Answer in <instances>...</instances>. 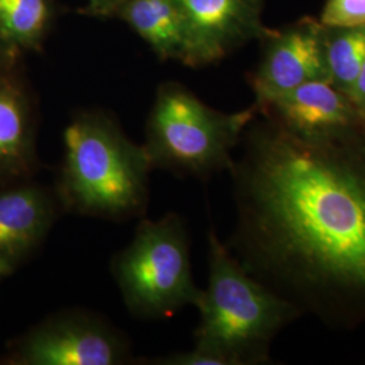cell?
I'll use <instances>...</instances> for the list:
<instances>
[{
  "mask_svg": "<svg viewBox=\"0 0 365 365\" xmlns=\"http://www.w3.org/2000/svg\"><path fill=\"white\" fill-rule=\"evenodd\" d=\"M113 18L129 25L158 58L182 63L187 25L179 0H123Z\"/></svg>",
  "mask_w": 365,
  "mask_h": 365,
  "instance_id": "7c38bea8",
  "label": "cell"
},
{
  "mask_svg": "<svg viewBox=\"0 0 365 365\" xmlns=\"http://www.w3.org/2000/svg\"><path fill=\"white\" fill-rule=\"evenodd\" d=\"M53 13L54 0H0V38L19 53L37 49Z\"/></svg>",
  "mask_w": 365,
  "mask_h": 365,
  "instance_id": "4fadbf2b",
  "label": "cell"
},
{
  "mask_svg": "<svg viewBox=\"0 0 365 365\" xmlns=\"http://www.w3.org/2000/svg\"><path fill=\"white\" fill-rule=\"evenodd\" d=\"M321 24L329 29L365 25V0H327Z\"/></svg>",
  "mask_w": 365,
  "mask_h": 365,
  "instance_id": "9a60e30c",
  "label": "cell"
},
{
  "mask_svg": "<svg viewBox=\"0 0 365 365\" xmlns=\"http://www.w3.org/2000/svg\"><path fill=\"white\" fill-rule=\"evenodd\" d=\"M21 53L15 51L9 43L0 38V72L10 71L16 66Z\"/></svg>",
  "mask_w": 365,
  "mask_h": 365,
  "instance_id": "ac0fdd59",
  "label": "cell"
},
{
  "mask_svg": "<svg viewBox=\"0 0 365 365\" xmlns=\"http://www.w3.org/2000/svg\"><path fill=\"white\" fill-rule=\"evenodd\" d=\"M253 115V110L221 113L182 84L167 81L157 90L143 145L153 170L207 176L232 167L233 149Z\"/></svg>",
  "mask_w": 365,
  "mask_h": 365,
  "instance_id": "277c9868",
  "label": "cell"
},
{
  "mask_svg": "<svg viewBox=\"0 0 365 365\" xmlns=\"http://www.w3.org/2000/svg\"><path fill=\"white\" fill-rule=\"evenodd\" d=\"M276 122L306 138H337L359 133L364 122L351 99L329 80H314L269 105Z\"/></svg>",
  "mask_w": 365,
  "mask_h": 365,
  "instance_id": "30bf717a",
  "label": "cell"
},
{
  "mask_svg": "<svg viewBox=\"0 0 365 365\" xmlns=\"http://www.w3.org/2000/svg\"><path fill=\"white\" fill-rule=\"evenodd\" d=\"M196 307L195 348L225 365L265 361L274 336L300 313L249 274L214 232L209 235V283Z\"/></svg>",
  "mask_w": 365,
  "mask_h": 365,
  "instance_id": "3957f363",
  "label": "cell"
},
{
  "mask_svg": "<svg viewBox=\"0 0 365 365\" xmlns=\"http://www.w3.org/2000/svg\"><path fill=\"white\" fill-rule=\"evenodd\" d=\"M365 63V25L327 27L329 81L348 98Z\"/></svg>",
  "mask_w": 365,
  "mask_h": 365,
  "instance_id": "5bb4252c",
  "label": "cell"
},
{
  "mask_svg": "<svg viewBox=\"0 0 365 365\" xmlns=\"http://www.w3.org/2000/svg\"><path fill=\"white\" fill-rule=\"evenodd\" d=\"M37 168L31 101L14 69L0 72V185L27 180Z\"/></svg>",
  "mask_w": 365,
  "mask_h": 365,
  "instance_id": "8fae6325",
  "label": "cell"
},
{
  "mask_svg": "<svg viewBox=\"0 0 365 365\" xmlns=\"http://www.w3.org/2000/svg\"><path fill=\"white\" fill-rule=\"evenodd\" d=\"M7 185L0 190V280L38 249L64 214L54 187L27 180Z\"/></svg>",
  "mask_w": 365,
  "mask_h": 365,
  "instance_id": "9c48e42d",
  "label": "cell"
},
{
  "mask_svg": "<svg viewBox=\"0 0 365 365\" xmlns=\"http://www.w3.org/2000/svg\"><path fill=\"white\" fill-rule=\"evenodd\" d=\"M260 66L253 78L257 105L267 107L276 98L314 80H329L327 27L303 21L284 31L269 34Z\"/></svg>",
  "mask_w": 365,
  "mask_h": 365,
  "instance_id": "ba28073f",
  "label": "cell"
},
{
  "mask_svg": "<svg viewBox=\"0 0 365 365\" xmlns=\"http://www.w3.org/2000/svg\"><path fill=\"white\" fill-rule=\"evenodd\" d=\"M123 0H87V6L84 9V13L92 16H105L113 18L118 6Z\"/></svg>",
  "mask_w": 365,
  "mask_h": 365,
  "instance_id": "2e32d148",
  "label": "cell"
},
{
  "mask_svg": "<svg viewBox=\"0 0 365 365\" xmlns=\"http://www.w3.org/2000/svg\"><path fill=\"white\" fill-rule=\"evenodd\" d=\"M11 360L25 365L128 364L130 341L103 317L68 309L51 315L19 339Z\"/></svg>",
  "mask_w": 365,
  "mask_h": 365,
  "instance_id": "8992f818",
  "label": "cell"
},
{
  "mask_svg": "<svg viewBox=\"0 0 365 365\" xmlns=\"http://www.w3.org/2000/svg\"><path fill=\"white\" fill-rule=\"evenodd\" d=\"M349 99L357 110L359 115L365 120V63L353 86L352 91L349 93Z\"/></svg>",
  "mask_w": 365,
  "mask_h": 365,
  "instance_id": "e0dca14e",
  "label": "cell"
},
{
  "mask_svg": "<svg viewBox=\"0 0 365 365\" xmlns=\"http://www.w3.org/2000/svg\"><path fill=\"white\" fill-rule=\"evenodd\" d=\"M187 25L182 64L207 66L250 39L268 37L262 0H179Z\"/></svg>",
  "mask_w": 365,
  "mask_h": 365,
  "instance_id": "52a82bcc",
  "label": "cell"
},
{
  "mask_svg": "<svg viewBox=\"0 0 365 365\" xmlns=\"http://www.w3.org/2000/svg\"><path fill=\"white\" fill-rule=\"evenodd\" d=\"M111 272L134 318H170L202 297L192 277L185 223L175 212L143 220L130 244L113 257Z\"/></svg>",
  "mask_w": 365,
  "mask_h": 365,
  "instance_id": "5b68a950",
  "label": "cell"
},
{
  "mask_svg": "<svg viewBox=\"0 0 365 365\" xmlns=\"http://www.w3.org/2000/svg\"><path fill=\"white\" fill-rule=\"evenodd\" d=\"M153 170L135 144L103 111H83L64 130V156L54 191L64 212L107 221L143 217Z\"/></svg>",
  "mask_w": 365,
  "mask_h": 365,
  "instance_id": "7a4b0ae2",
  "label": "cell"
},
{
  "mask_svg": "<svg viewBox=\"0 0 365 365\" xmlns=\"http://www.w3.org/2000/svg\"><path fill=\"white\" fill-rule=\"evenodd\" d=\"M230 170L238 206L232 247L241 265L299 312L365 319L364 138L260 126Z\"/></svg>",
  "mask_w": 365,
  "mask_h": 365,
  "instance_id": "6da1fadb",
  "label": "cell"
}]
</instances>
